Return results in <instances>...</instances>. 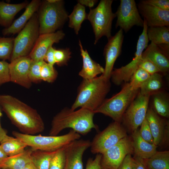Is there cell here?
<instances>
[{
    "mask_svg": "<svg viewBox=\"0 0 169 169\" xmlns=\"http://www.w3.org/2000/svg\"><path fill=\"white\" fill-rule=\"evenodd\" d=\"M0 106L21 133L34 135L44 130V123L37 110L17 98L0 95Z\"/></svg>",
    "mask_w": 169,
    "mask_h": 169,
    "instance_id": "cell-1",
    "label": "cell"
},
{
    "mask_svg": "<svg viewBox=\"0 0 169 169\" xmlns=\"http://www.w3.org/2000/svg\"><path fill=\"white\" fill-rule=\"evenodd\" d=\"M95 114L93 111L84 108L77 110L65 108L53 117L49 135L58 136L62 131L68 128L83 135H86L92 129L97 130L98 127L93 121Z\"/></svg>",
    "mask_w": 169,
    "mask_h": 169,
    "instance_id": "cell-2",
    "label": "cell"
},
{
    "mask_svg": "<svg viewBox=\"0 0 169 169\" xmlns=\"http://www.w3.org/2000/svg\"><path fill=\"white\" fill-rule=\"evenodd\" d=\"M110 87V79L102 74L91 79H83L71 109L74 110L79 107L84 108L94 112L105 100Z\"/></svg>",
    "mask_w": 169,
    "mask_h": 169,
    "instance_id": "cell-3",
    "label": "cell"
},
{
    "mask_svg": "<svg viewBox=\"0 0 169 169\" xmlns=\"http://www.w3.org/2000/svg\"><path fill=\"white\" fill-rule=\"evenodd\" d=\"M37 12L40 34L55 32L68 18L61 0L43 1Z\"/></svg>",
    "mask_w": 169,
    "mask_h": 169,
    "instance_id": "cell-4",
    "label": "cell"
},
{
    "mask_svg": "<svg viewBox=\"0 0 169 169\" xmlns=\"http://www.w3.org/2000/svg\"><path fill=\"white\" fill-rule=\"evenodd\" d=\"M12 134L33 150L52 152L64 147L70 142L80 139L81 136L71 130L67 133L60 136H43L24 134L13 131Z\"/></svg>",
    "mask_w": 169,
    "mask_h": 169,
    "instance_id": "cell-5",
    "label": "cell"
},
{
    "mask_svg": "<svg viewBox=\"0 0 169 169\" xmlns=\"http://www.w3.org/2000/svg\"><path fill=\"white\" fill-rule=\"evenodd\" d=\"M139 90H133L129 82L125 83L118 93L105 99L94 111L111 118L114 121L121 123L125 110L139 93Z\"/></svg>",
    "mask_w": 169,
    "mask_h": 169,
    "instance_id": "cell-6",
    "label": "cell"
},
{
    "mask_svg": "<svg viewBox=\"0 0 169 169\" xmlns=\"http://www.w3.org/2000/svg\"><path fill=\"white\" fill-rule=\"evenodd\" d=\"M112 0H101L97 6L90 8L87 19L90 22L94 33L96 44L103 36H106L108 40L111 37L112 24L115 13L112 11Z\"/></svg>",
    "mask_w": 169,
    "mask_h": 169,
    "instance_id": "cell-7",
    "label": "cell"
},
{
    "mask_svg": "<svg viewBox=\"0 0 169 169\" xmlns=\"http://www.w3.org/2000/svg\"><path fill=\"white\" fill-rule=\"evenodd\" d=\"M37 13H35L14 38L11 61L21 57L28 56L39 35Z\"/></svg>",
    "mask_w": 169,
    "mask_h": 169,
    "instance_id": "cell-8",
    "label": "cell"
},
{
    "mask_svg": "<svg viewBox=\"0 0 169 169\" xmlns=\"http://www.w3.org/2000/svg\"><path fill=\"white\" fill-rule=\"evenodd\" d=\"M142 32L139 36L136 45L135 57L132 61L124 66L113 70L110 78L115 85H119L123 83L129 82L132 75L139 67L142 55L145 49L148 45L149 41L147 35L148 27L144 24Z\"/></svg>",
    "mask_w": 169,
    "mask_h": 169,
    "instance_id": "cell-9",
    "label": "cell"
},
{
    "mask_svg": "<svg viewBox=\"0 0 169 169\" xmlns=\"http://www.w3.org/2000/svg\"><path fill=\"white\" fill-rule=\"evenodd\" d=\"M127 136V130L121 123L114 121L95 136L91 142V151L102 154Z\"/></svg>",
    "mask_w": 169,
    "mask_h": 169,
    "instance_id": "cell-10",
    "label": "cell"
},
{
    "mask_svg": "<svg viewBox=\"0 0 169 169\" xmlns=\"http://www.w3.org/2000/svg\"><path fill=\"white\" fill-rule=\"evenodd\" d=\"M151 96L139 93L125 112L121 122L131 134L138 129L146 118Z\"/></svg>",
    "mask_w": 169,
    "mask_h": 169,
    "instance_id": "cell-11",
    "label": "cell"
},
{
    "mask_svg": "<svg viewBox=\"0 0 169 169\" xmlns=\"http://www.w3.org/2000/svg\"><path fill=\"white\" fill-rule=\"evenodd\" d=\"M134 153L131 138L127 136L101 154L102 169H117L125 156Z\"/></svg>",
    "mask_w": 169,
    "mask_h": 169,
    "instance_id": "cell-12",
    "label": "cell"
},
{
    "mask_svg": "<svg viewBox=\"0 0 169 169\" xmlns=\"http://www.w3.org/2000/svg\"><path fill=\"white\" fill-rule=\"evenodd\" d=\"M115 13L117 17L116 28L120 27L126 33L134 26L143 27L144 20L134 0H120Z\"/></svg>",
    "mask_w": 169,
    "mask_h": 169,
    "instance_id": "cell-13",
    "label": "cell"
},
{
    "mask_svg": "<svg viewBox=\"0 0 169 169\" xmlns=\"http://www.w3.org/2000/svg\"><path fill=\"white\" fill-rule=\"evenodd\" d=\"M90 144L89 140L79 139L65 146L64 169H83V156Z\"/></svg>",
    "mask_w": 169,
    "mask_h": 169,
    "instance_id": "cell-14",
    "label": "cell"
},
{
    "mask_svg": "<svg viewBox=\"0 0 169 169\" xmlns=\"http://www.w3.org/2000/svg\"><path fill=\"white\" fill-rule=\"evenodd\" d=\"M123 31L120 29L108 40L105 47L104 54L105 64L102 75L110 79L111 74L116 59L120 54L123 43L124 35Z\"/></svg>",
    "mask_w": 169,
    "mask_h": 169,
    "instance_id": "cell-15",
    "label": "cell"
},
{
    "mask_svg": "<svg viewBox=\"0 0 169 169\" xmlns=\"http://www.w3.org/2000/svg\"><path fill=\"white\" fill-rule=\"evenodd\" d=\"M32 60L28 56L17 58L9 64L10 81L26 88L29 89L32 83L29 72Z\"/></svg>",
    "mask_w": 169,
    "mask_h": 169,
    "instance_id": "cell-16",
    "label": "cell"
},
{
    "mask_svg": "<svg viewBox=\"0 0 169 169\" xmlns=\"http://www.w3.org/2000/svg\"><path fill=\"white\" fill-rule=\"evenodd\" d=\"M137 7L148 27L169 26V10L160 9L141 1Z\"/></svg>",
    "mask_w": 169,
    "mask_h": 169,
    "instance_id": "cell-17",
    "label": "cell"
},
{
    "mask_svg": "<svg viewBox=\"0 0 169 169\" xmlns=\"http://www.w3.org/2000/svg\"><path fill=\"white\" fill-rule=\"evenodd\" d=\"M65 35L62 30L40 34L28 56L33 60H44L48 49L54 43H59L64 38Z\"/></svg>",
    "mask_w": 169,
    "mask_h": 169,
    "instance_id": "cell-18",
    "label": "cell"
},
{
    "mask_svg": "<svg viewBox=\"0 0 169 169\" xmlns=\"http://www.w3.org/2000/svg\"><path fill=\"white\" fill-rule=\"evenodd\" d=\"M142 57L152 62L159 69L161 73L166 74L168 72L169 53L159 46L151 42L143 52Z\"/></svg>",
    "mask_w": 169,
    "mask_h": 169,
    "instance_id": "cell-19",
    "label": "cell"
},
{
    "mask_svg": "<svg viewBox=\"0 0 169 169\" xmlns=\"http://www.w3.org/2000/svg\"><path fill=\"white\" fill-rule=\"evenodd\" d=\"M41 2L40 0H33L28 3L22 15L13 21L9 27L5 28L3 30V35H8L18 33L34 14L37 12Z\"/></svg>",
    "mask_w": 169,
    "mask_h": 169,
    "instance_id": "cell-20",
    "label": "cell"
},
{
    "mask_svg": "<svg viewBox=\"0 0 169 169\" xmlns=\"http://www.w3.org/2000/svg\"><path fill=\"white\" fill-rule=\"evenodd\" d=\"M146 119L152 134L154 144L157 146L161 143L169 121L161 118L152 108H148Z\"/></svg>",
    "mask_w": 169,
    "mask_h": 169,
    "instance_id": "cell-21",
    "label": "cell"
},
{
    "mask_svg": "<svg viewBox=\"0 0 169 169\" xmlns=\"http://www.w3.org/2000/svg\"><path fill=\"white\" fill-rule=\"evenodd\" d=\"M79 45L83 60L82 69L79 73V75L83 79H90L99 74H103L104 68L91 58L87 50L83 49L80 40Z\"/></svg>",
    "mask_w": 169,
    "mask_h": 169,
    "instance_id": "cell-22",
    "label": "cell"
},
{
    "mask_svg": "<svg viewBox=\"0 0 169 169\" xmlns=\"http://www.w3.org/2000/svg\"><path fill=\"white\" fill-rule=\"evenodd\" d=\"M131 134L135 155L141 159H146L150 157L157 151V146L144 140L141 136L138 129Z\"/></svg>",
    "mask_w": 169,
    "mask_h": 169,
    "instance_id": "cell-23",
    "label": "cell"
},
{
    "mask_svg": "<svg viewBox=\"0 0 169 169\" xmlns=\"http://www.w3.org/2000/svg\"><path fill=\"white\" fill-rule=\"evenodd\" d=\"M28 4L27 1L21 3L10 4L0 1V25L9 27L13 22L15 16Z\"/></svg>",
    "mask_w": 169,
    "mask_h": 169,
    "instance_id": "cell-24",
    "label": "cell"
},
{
    "mask_svg": "<svg viewBox=\"0 0 169 169\" xmlns=\"http://www.w3.org/2000/svg\"><path fill=\"white\" fill-rule=\"evenodd\" d=\"M33 151L30 148L17 154L8 156L0 164V168L23 169L31 162V155Z\"/></svg>",
    "mask_w": 169,
    "mask_h": 169,
    "instance_id": "cell-25",
    "label": "cell"
},
{
    "mask_svg": "<svg viewBox=\"0 0 169 169\" xmlns=\"http://www.w3.org/2000/svg\"><path fill=\"white\" fill-rule=\"evenodd\" d=\"M147 169H169V151H156L149 158L142 159Z\"/></svg>",
    "mask_w": 169,
    "mask_h": 169,
    "instance_id": "cell-26",
    "label": "cell"
},
{
    "mask_svg": "<svg viewBox=\"0 0 169 169\" xmlns=\"http://www.w3.org/2000/svg\"><path fill=\"white\" fill-rule=\"evenodd\" d=\"M149 40L157 45H169V27L168 26L148 27Z\"/></svg>",
    "mask_w": 169,
    "mask_h": 169,
    "instance_id": "cell-27",
    "label": "cell"
},
{
    "mask_svg": "<svg viewBox=\"0 0 169 169\" xmlns=\"http://www.w3.org/2000/svg\"><path fill=\"white\" fill-rule=\"evenodd\" d=\"M1 146L8 156H12L23 151L28 146L22 141L14 137L6 135L0 142Z\"/></svg>",
    "mask_w": 169,
    "mask_h": 169,
    "instance_id": "cell-28",
    "label": "cell"
},
{
    "mask_svg": "<svg viewBox=\"0 0 169 169\" xmlns=\"http://www.w3.org/2000/svg\"><path fill=\"white\" fill-rule=\"evenodd\" d=\"M152 105L154 110L159 116L169 117V100L168 95L163 91L152 94Z\"/></svg>",
    "mask_w": 169,
    "mask_h": 169,
    "instance_id": "cell-29",
    "label": "cell"
},
{
    "mask_svg": "<svg viewBox=\"0 0 169 169\" xmlns=\"http://www.w3.org/2000/svg\"><path fill=\"white\" fill-rule=\"evenodd\" d=\"M163 82L162 75L160 73L151 75L140 89L139 93L142 95L152 94L161 91Z\"/></svg>",
    "mask_w": 169,
    "mask_h": 169,
    "instance_id": "cell-30",
    "label": "cell"
},
{
    "mask_svg": "<svg viewBox=\"0 0 169 169\" xmlns=\"http://www.w3.org/2000/svg\"><path fill=\"white\" fill-rule=\"evenodd\" d=\"M87 16L85 7L78 3L74 6L72 12L68 16L69 26L74 29L76 34H78L83 21L87 19Z\"/></svg>",
    "mask_w": 169,
    "mask_h": 169,
    "instance_id": "cell-31",
    "label": "cell"
},
{
    "mask_svg": "<svg viewBox=\"0 0 169 169\" xmlns=\"http://www.w3.org/2000/svg\"><path fill=\"white\" fill-rule=\"evenodd\" d=\"M57 151H33L31 155V162L37 169H49L52 159Z\"/></svg>",
    "mask_w": 169,
    "mask_h": 169,
    "instance_id": "cell-32",
    "label": "cell"
},
{
    "mask_svg": "<svg viewBox=\"0 0 169 169\" xmlns=\"http://www.w3.org/2000/svg\"><path fill=\"white\" fill-rule=\"evenodd\" d=\"M14 38L0 37V59L10 60L13 53Z\"/></svg>",
    "mask_w": 169,
    "mask_h": 169,
    "instance_id": "cell-33",
    "label": "cell"
},
{
    "mask_svg": "<svg viewBox=\"0 0 169 169\" xmlns=\"http://www.w3.org/2000/svg\"><path fill=\"white\" fill-rule=\"evenodd\" d=\"M150 76L145 70L139 67L132 75L129 83L132 89L139 90Z\"/></svg>",
    "mask_w": 169,
    "mask_h": 169,
    "instance_id": "cell-34",
    "label": "cell"
},
{
    "mask_svg": "<svg viewBox=\"0 0 169 169\" xmlns=\"http://www.w3.org/2000/svg\"><path fill=\"white\" fill-rule=\"evenodd\" d=\"M45 61L43 60H32L29 72V77L32 83H38L41 81V70Z\"/></svg>",
    "mask_w": 169,
    "mask_h": 169,
    "instance_id": "cell-35",
    "label": "cell"
},
{
    "mask_svg": "<svg viewBox=\"0 0 169 169\" xmlns=\"http://www.w3.org/2000/svg\"><path fill=\"white\" fill-rule=\"evenodd\" d=\"M57 76V72L54 66L45 62L41 70V80L49 83H52L56 79Z\"/></svg>",
    "mask_w": 169,
    "mask_h": 169,
    "instance_id": "cell-36",
    "label": "cell"
},
{
    "mask_svg": "<svg viewBox=\"0 0 169 169\" xmlns=\"http://www.w3.org/2000/svg\"><path fill=\"white\" fill-rule=\"evenodd\" d=\"M71 54L69 48L55 49L54 54L55 64L59 66L67 65L71 57Z\"/></svg>",
    "mask_w": 169,
    "mask_h": 169,
    "instance_id": "cell-37",
    "label": "cell"
},
{
    "mask_svg": "<svg viewBox=\"0 0 169 169\" xmlns=\"http://www.w3.org/2000/svg\"><path fill=\"white\" fill-rule=\"evenodd\" d=\"M65 146L57 151L52 159L49 169H64L65 161Z\"/></svg>",
    "mask_w": 169,
    "mask_h": 169,
    "instance_id": "cell-38",
    "label": "cell"
},
{
    "mask_svg": "<svg viewBox=\"0 0 169 169\" xmlns=\"http://www.w3.org/2000/svg\"><path fill=\"white\" fill-rule=\"evenodd\" d=\"M139 132L141 137L151 144H154L152 134L148 123L145 118L140 125Z\"/></svg>",
    "mask_w": 169,
    "mask_h": 169,
    "instance_id": "cell-39",
    "label": "cell"
},
{
    "mask_svg": "<svg viewBox=\"0 0 169 169\" xmlns=\"http://www.w3.org/2000/svg\"><path fill=\"white\" fill-rule=\"evenodd\" d=\"M151 75L156 73H160L158 67L149 60L142 58L139 67Z\"/></svg>",
    "mask_w": 169,
    "mask_h": 169,
    "instance_id": "cell-40",
    "label": "cell"
},
{
    "mask_svg": "<svg viewBox=\"0 0 169 169\" xmlns=\"http://www.w3.org/2000/svg\"><path fill=\"white\" fill-rule=\"evenodd\" d=\"M9 64L5 60L0 61V86L10 81Z\"/></svg>",
    "mask_w": 169,
    "mask_h": 169,
    "instance_id": "cell-41",
    "label": "cell"
},
{
    "mask_svg": "<svg viewBox=\"0 0 169 169\" xmlns=\"http://www.w3.org/2000/svg\"><path fill=\"white\" fill-rule=\"evenodd\" d=\"M141 1L160 9L169 10V0H144Z\"/></svg>",
    "mask_w": 169,
    "mask_h": 169,
    "instance_id": "cell-42",
    "label": "cell"
},
{
    "mask_svg": "<svg viewBox=\"0 0 169 169\" xmlns=\"http://www.w3.org/2000/svg\"><path fill=\"white\" fill-rule=\"evenodd\" d=\"M101 154H97L95 159L89 158L87 160L85 169H102L100 165Z\"/></svg>",
    "mask_w": 169,
    "mask_h": 169,
    "instance_id": "cell-43",
    "label": "cell"
},
{
    "mask_svg": "<svg viewBox=\"0 0 169 169\" xmlns=\"http://www.w3.org/2000/svg\"><path fill=\"white\" fill-rule=\"evenodd\" d=\"M55 49L52 46L50 47L46 52L44 58V61L46 63L54 66L55 64L54 54Z\"/></svg>",
    "mask_w": 169,
    "mask_h": 169,
    "instance_id": "cell-44",
    "label": "cell"
},
{
    "mask_svg": "<svg viewBox=\"0 0 169 169\" xmlns=\"http://www.w3.org/2000/svg\"><path fill=\"white\" fill-rule=\"evenodd\" d=\"M117 169H133V157L131 155L125 156Z\"/></svg>",
    "mask_w": 169,
    "mask_h": 169,
    "instance_id": "cell-45",
    "label": "cell"
},
{
    "mask_svg": "<svg viewBox=\"0 0 169 169\" xmlns=\"http://www.w3.org/2000/svg\"><path fill=\"white\" fill-rule=\"evenodd\" d=\"M133 169H147L142 159L135 155L133 157Z\"/></svg>",
    "mask_w": 169,
    "mask_h": 169,
    "instance_id": "cell-46",
    "label": "cell"
},
{
    "mask_svg": "<svg viewBox=\"0 0 169 169\" xmlns=\"http://www.w3.org/2000/svg\"><path fill=\"white\" fill-rule=\"evenodd\" d=\"M169 123L166 125L163 134L162 138L159 145H167L169 144Z\"/></svg>",
    "mask_w": 169,
    "mask_h": 169,
    "instance_id": "cell-47",
    "label": "cell"
},
{
    "mask_svg": "<svg viewBox=\"0 0 169 169\" xmlns=\"http://www.w3.org/2000/svg\"><path fill=\"white\" fill-rule=\"evenodd\" d=\"M78 3L84 6L88 7L90 8L93 7L98 2L95 0H79Z\"/></svg>",
    "mask_w": 169,
    "mask_h": 169,
    "instance_id": "cell-48",
    "label": "cell"
},
{
    "mask_svg": "<svg viewBox=\"0 0 169 169\" xmlns=\"http://www.w3.org/2000/svg\"><path fill=\"white\" fill-rule=\"evenodd\" d=\"M1 108L0 106V142L6 135L7 132L6 130L3 128L1 126V119L2 115V113L1 111Z\"/></svg>",
    "mask_w": 169,
    "mask_h": 169,
    "instance_id": "cell-49",
    "label": "cell"
},
{
    "mask_svg": "<svg viewBox=\"0 0 169 169\" xmlns=\"http://www.w3.org/2000/svg\"><path fill=\"white\" fill-rule=\"evenodd\" d=\"M8 156L0 145V164Z\"/></svg>",
    "mask_w": 169,
    "mask_h": 169,
    "instance_id": "cell-50",
    "label": "cell"
},
{
    "mask_svg": "<svg viewBox=\"0 0 169 169\" xmlns=\"http://www.w3.org/2000/svg\"><path fill=\"white\" fill-rule=\"evenodd\" d=\"M23 169H37L33 163L31 162L28 164Z\"/></svg>",
    "mask_w": 169,
    "mask_h": 169,
    "instance_id": "cell-51",
    "label": "cell"
},
{
    "mask_svg": "<svg viewBox=\"0 0 169 169\" xmlns=\"http://www.w3.org/2000/svg\"><path fill=\"white\" fill-rule=\"evenodd\" d=\"M7 169V168H3V169Z\"/></svg>",
    "mask_w": 169,
    "mask_h": 169,
    "instance_id": "cell-52",
    "label": "cell"
},
{
    "mask_svg": "<svg viewBox=\"0 0 169 169\" xmlns=\"http://www.w3.org/2000/svg\"><path fill=\"white\" fill-rule=\"evenodd\" d=\"M0 169H2L1 168H0Z\"/></svg>",
    "mask_w": 169,
    "mask_h": 169,
    "instance_id": "cell-53",
    "label": "cell"
}]
</instances>
